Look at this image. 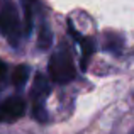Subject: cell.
<instances>
[{"instance_id":"5b68a950","label":"cell","mask_w":134,"mask_h":134,"mask_svg":"<svg viewBox=\"0 0 134 134\" xmlns=\"http://www.w3.org/2000/svg\"><path fill=\"white\" fill-rule=\"evenodd\" d=\"M20 2H22V10H24L22 32L24 37H27L34 27V17H36L37 10L41 9V2L39 0H20Z\"/></svg>"},{"instance_id":"9c48e42d","label":"cell","mask_w":134,"mask_h":134,"mask_svg":"<svg viewBox=\"0 0 134 134\" xmlns=\"http://www.w3.org/2000/svg\"><path fill=\"white\" fill-rule=\"evenodd\" d=\"M104 49L114 53V54H119L122 51V37L115 32H107L105 34V44Z\"/></svg>"},{"instance_id":"277c9868","label":"cell","mask_w":134,"mask_h":134,"mask_svg":"<svg viewBox=\"0 0 134 134\" xmlns=\"http://www.w3.org/2000/svg\"><path fill=\"white\" fill-rule=\"evenodd\" d=\"M26 112V100L19 95L9 97L0 102V122H14Z\"/></svg>"},{"instance_id":"6da1fadb","label":"cell","mask_w":134,"mask_h":134,"mask_svg":"<svg viewBox=\"0 0 134 134\" xmlns=\"http://www.w3.org/2000/svg\"><path fill=\"white\" fill-rule=\"evenodd\" d=\"M48 73L51 82L58 83V85H65V83H70L71 80H75L76 76L75 61H73L71 51H70L66 43L58 44V48L53 51L48 63Z\"/></svg>"},{"instance_id":"3957f363","label":"cell","mask_w":134,"mask_h":134,"mask_svg":"<svg viewBox=\"0 0 134 134\" xmlns=\"http://www.w3.org/2000/svg\"><path fill=\"white\" fill-rule=\"evenodd\" d=\"M51 92V83L43 73L34 76V83L31 87V102H32V115L36 121L46 122L48 112H46V98Z\"/></svg>"},{"instance_id":"8992f818","label":"cell","mask_w":134,"mask_h":134,"mask_svg":"<svg viewBox=\"0 0 134 134\" xmlns=\"http://www.w3.org/2000/svg\"><path fill=\"white\" fill-rule=\"evenodd\" d=\"M78 44H80V48H82V63H80V66H82V70L85 71V70L88 68L90 58L93 56V51H95V41L92 39V37L82 36V39L78 41Z\"/></svg>"},{"instance_id":"52a82bcc","label":"cell","mask_w":134,"mask_h":134,"mask_svg":"<svg viewBox=\"0 0 134 134\" xmlns=\"http://www.w3.org/2000/svg\"><path fill=\"white\" fill-rule=\"evenodd\" d=\"M29 73H31V68L27 65H19L15 66V70L12 71V85L15 87L17 90L24 88L29 80Z\"/></svg>"},{"instance_id":"7a4b0ae2","label":"cell","mask_w":134,"mask_h":134,"mask_svg":"<svg viewBox=\"0 0 134 134\" xmlns=\"http://www.w3.org/2000/svg\"><path fill=\"white\" fill-rule=\"evenodd\" d=\"M0 34L12 46H19L24 37L19 10L12 0H0Z\"/></svg>"},{"instance_id":"30bf717a","label":"cell","mask_w":134,"mask_h":134,"mask_svg":"<svg viewBox=\"0 0 134 134\" xmlns=\"http://www.w3.org/2000/svg\"><path fill=\"white\" fill-rule=\"evenodd\" d=\"M5 78H7V65L0 59V92L5 85Z\"/></svg>"},{"instance_id":"ba28073f","label":"cell","mask_w":134,"mask_h":134,"mask_svg":"<svg viewBox=\"0 0 134 134\" xmlns=\"http://www.w3.org/2000/svg\"><path fill=\"white\" fill-rule=\"evenodd\" d=\"M37 46L41 49H49L53 46V31L49 29L48 22L43 20L39 26V36H37Z\"/></svg>"}]
</instances>
